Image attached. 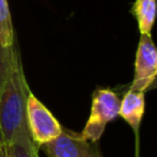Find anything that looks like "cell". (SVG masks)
I'll return each mask as SVG.
<instances>
[{
  "mask_svg": "<svg viewBox=\"0 0 157 157\" xmlns=\"http://www.w3.org/2000/svg\"><path fill=\"white\" fill-rule=\"evenodd\" d=\"M18 49L13 44L9 71L0 88V140L11 145L26 124V99L29 92Z\"/></svg>",
  "mask_w": 157,
  "mask_h": 157,
  "instance_id": "cell-1",
  "label": "cell"
},
{
  "mask_svg": "<svg viewBox=\"0 0 157 157\" xmlns=\"http://www.w3.org/2000/svg\"><path fill=\"white\" fill-rule=\"evenodd\" d=\"M120 98L109 88H97L92 96L91 113L81 135L91 142H98L107 124L119 115Z\"/></svg>",
  "mask_w": 157,
  "mask_h": 157,
  "instance_id": "cell-2",
  "label": "cell"
},
{
  "mask_svg": "<svg viewBox=\"0 0 157 157\" xmlns=\"http://www.w3.org/2000/svg\"><path fill=\"white\" fill-rule=\"evenodd\" d=\"M26 124L31 139L38 148L54 140L63 130L58 119L31 91L26 99Z\"/></svg>",
  "mask_w": 157,
  "mask_h": 157,
  "instance_id": "cell-3",
  "label": "cell"
},
{
  "mask_svg": "<svg viewBox=\"0 0 157 157\" xmlns=\"http://www.w3.org/2000/svg\"><path fill=\"white\" fill-rule=\"evenodd\" d=\"M157 76V49L151 34H140L135 55L131 91L146 92L155 83Z\"/></svg>",
  "mask_w": 157,
  "mask_h": 157,
  "instance_id": "cell-4",
  "label": "cell"
},
{
  "mask_svg": "<svg viewBox=\"0 0 157 157\" xmlns=\"http://www.w3.org/2000/svg\"><path fill=\"white\" fill-rule=\"evenodd\" d=\"M39 148L47 157H88L98 148V145L85 139L81 132L63 128L59 136Z\"/></svg>",
  "mask_w": 157,
  "mask_h": 157,
  "instance_id": "cell-5",
  "label": "cell"
},
{
  "mask_svg": "<svg viewBox=\"0 0 157 157\" xmlns=\"http://www.w3.org/2000/svg\"><path fill=\"white\" fill-rule=\"evenodd\" d=\"M145 113V93L139 91L128 90L120 99L119 115L129 124L135 135H139L141 120Z\"/></svg>",
  "mask_w": 157,
  "mask_h": 157,
  "instance_id": "cell-6",
  "label": "cell"
},
{
  "mask_svg": "<svg viewBox=\"0 0 157 157\" xmlns=\"http://www.w3.org/2000/svg\"><path fill=\"white\" fill-rule=\"evenodd\" d=\"M131 12L137 21L140 34H151L156 17V0H135Z\"/></svg>",
  "mask_w": 157,
  "mask_h": 157,
  "instance_id": "cell-7",
  "label": "cell"
},
{
  "mask_svg": "<svg viewBox=\"0 0 157 157\" xmlns=\"http://www.w3.org/2000/svg\"><path fill=\"white\" fill-rule=\"evenodd\" d=\"M10 146L13 157H39V148L32 141L27 125L20 130Z\"/></svg>",
  "mask_w": 157,
  "mask_h": 157,
  "instance_id": "cell-8",
  "label": "cell"
},
{
  "mask_svg": "<svg viewBox=\"0 0 157 157\" xmlns=\"http://www.w3.org/2000/svg\"><path fill=\"white\" fill-rule=\"evenodd\" d=\"M0 36L5 47H12L15 43V32L7 0H0Z\"/></svg>",
  "mask_w": 157,
  "mask_h": 157,
  "instance_id": "cell-9",
  "label": "cell"
},
{
  "mask_svg": "<svg viewBox=\"0 0 157 157\" xmlns=\"http://www.w3.org/2000/svg\"><path fill=\"white\" fill-rule=\"evenodd\" d=\"M15 44V43H13ZM13 44L12 47L7 48L2 44L1 36H0V88L2 86V82L6 77V74L10 67L11 58H12V52H13Z\"/></svg>",
  "mask_w": 157,
  "mask_h": 157,
  "instance_id": "cell-10",
  "label": "cell"
},
{
  "mask_svg": "<svg viewBox=\"0 0 157 157\" xmlns=\"http://www.w3.org/2000/svg\"><path fill=\"white\" fill-rule=\"evenodd\" d=\"M0 157H13L10 145H0Z\"/></svg>",
  "mask_w": 157,
  "mask_h": 157,
  "instance_id": "cell-11",
  "label": "cell"
},
{
  "mask_svg": "<svg viewBox=\"0 0 157 157\" xmlns=\"http://www.w3.org/2000/svg\"><path fill=\"white\" fill-rule=\"evenodd\" d=\"M88 157H102V155H101V152H99V148H97L92 155H90Z\"/></svg>",
  "mask_w": 157,
  "mask_h": 157,
  "instance_id": "cell-12",
  "label": "cell"
},
{
  "mask_svg": "<svg viewBox=\"0 0 157 157\" xmlns=\"http://www.w3.org/2000/svg\"><path fill=\"white\" fill-rule=\"evenodd\" d=\"M0 144H1V140H0ZM1 145H2V144H1Z\"/></svg>",
  "mask_w": 157,
  "mask_h": 157,
  "instance_id": "cell-13",
  "label": "cell"
},
{
  "mask_svg": "<svg viewBox=\"0 0 157 157\" xmlns=\"http://www.w3.org/2000/svg\"><path fill=\"white\" fill-rule=\"evenodd\" d=\"M0 145H1V144H0Z\"/></svg>",
  "mask_w": 157,
  "mask_h": 157,
  "instance_id": "cell-14",
  "label": "cell"
}]
</instances>
